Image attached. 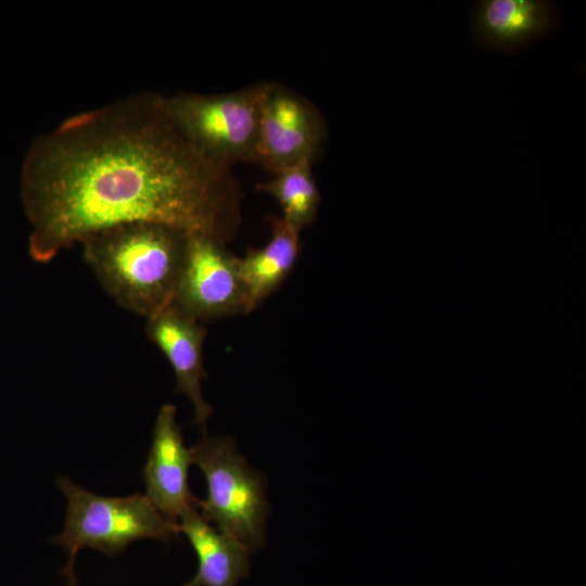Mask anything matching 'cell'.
Returning a JSON list of instances; mask_svg holds the SVG:
<instances>
[{"label": "cell", "mask_w": 586, "mask_h": 586, "mask_svg": "<svg viewBox=\"0 0 586 586\" xmlns=\"http://www.w3.org/2000/svg\"><path fill=\"white\" fill-rule=\"evenodd\" d=\"M20 182L37 263L118 224L158 222L227 244L242 222L232 169L203 157L152 91L76 113L38 136Z\"/></svg>", "instance_id": "6da1fadb"}, {"label": "cell", "mask_w": 586, "mask_h": 586, "mask_svg": "<svg viewBox=\"0 0 586 586\" xmlns=\"http://www.w3.org/2000/svg\"><path fill=\"white\" fill-rule=\"evenodd\" d=\"M188 238L167 225L131 221L99 230L80 245L104 291L146 320L173 304Z\"/></svg>", "instance_id": "7a4b0ae2"}, {"label": "cell", "mask_w": 586, "mask_h": 586, "mask_svg": "<svg viewBox=\"0 0 586 586\" xmlns=\"http://www.w3.org/2000/svg\"><path fill=\"white\" fill-rule=\"evenodd\" d=\"M56 485L66 498V518L63 531L51 543L68 555L62 569L66 577L75 575V559L80 549L113 557L140 539L169 542L179 535L178 524L164 518L145 495L101 496L67 476L59 477Z\"/></svg>", "instance_id": "3957f363"}, {"label": "cell", "mask_w": 586, "mask_h": 586, "mask_svg": "<svg viewBox=\"0 0 586 586\" xmlns=\"http://www.w3.org/2000/svg\"><path fill=\"white\" fill-rule=\"evenodd\" d=\"M203 472L206 498H198L201 515L243 545L251 555L266 542L267 479L239 453L233 437L204 436L190 448Z\"/></svg>", "instance_id": "277c9868"}, {"label": "cell", "mask_w": 586, "mask_h": 586, "mask_svg": "<svg viewBox=\"0 0 586 586\" xmlns=\"http://www.w3.org/2000/svg\"><path fill=\"white\" fill-rule=\"evenodd\" d=\"M267 82L224 93L162 94L168 116L206 160L226 168L254 162Z\"/></svg>", "instance_id": "5b68a950"}, {"label": "cell", "mask_w": 586, "mask_h": 586, "mask_svg": "<svg viewBox=\"0 0 586 586\" xmlns=\"http://www.w3.org/2000/svg\"><path fill=\"white\" fill-rule=\"evenodd\" d=\"M238 259L226 243L190 234L173 305L202 323L249 314Z\"/></svg>", "instance_id": "8992f818"}, {"label": "cell", "mask_w": 586, "mask_h": 586, "mask_svg": "<svg viewBox=\"0 0 586 586\" xmlns=\"http://www.w3.org/2000/svg\"><path fill=\"white\" fill-rule=\"evenodd\" d=\"M327 137L324 118L309 99L267 82L254 163L271 174L301 163L314 164Z\"/></svg>", "instance_id": "52a82bcc"}, {"label": "cell", "mask_w": 586, "mask_h": 586, "mask_svg": "<svg viewBox=\"0 0 586 586\" xmlns=\"http://www.w3.org/2000/svg\"><path fill=\"white\" fill-rule=\"evenodd\" d=\"M176 407L165 404L156 416L151 448L142 469L146 497L168 521L178 524L198 498L189 487L190 449L184 446Z\"/></svg>", "instance_id": "ba28073f"}, {"label": "cell", "mask_w": 586, "mask_h": 586, "mask_svg": "<svg viewBox=\"0 0 586 586\" xmlns=\"http://www.w3.org/2000/svg\"><path fill=\"white\" fill-rule=\"evenodd\" d=\"M148 339L168 360L175 378V392L184 395L193 407V423L205 434L212 406L202 393L207 377L204 366V342L207 330L173 304L146 319Z\"/></svg>", "instance_id": "9c48e42d"}, {"label": "cell", "mask_w": 586, "mask_h": 586, "mask_svg": "<svg viewBox=\"0 0 586 586\" xmlns=\"http://www.w3.org/2000/svg\"><path fill=\"white\" fill-rule=\"evenodd\" d=\"M560 25L559 11L550 0H477L469 20L472 41L501 54L519 53Z\"/></svg>", "instance_id": "30bf717a"}, {"label": "cell", "mask_w": 586, "mask_h": 586, "mask_svg": "<svg viewBox=\"0 0 586 586\" xmlns=\"http://www.w3.org/2000/svg\"><path fill=\"white\" fill-rule=\"evenodd\" d=\"M178 530L198 558L196 573L183 586H237L249 576L251 552L207 522L196 508L181 515Z\"/></svg>", "instance_id": "8fae6325"}, {"label": "cell", "mask_w": 586, "mask_h": 586, "mask_svg": "<svg viewBox=\"0 0 586 586\" xmlns=\"http://www.w3.org/2000/svg\"><path fill=\"white\" fill-rule=\"evenodd\" d=\"M301 232L280 217L270 220V239L249 249L238 259L247 295L249 314L269 297L290 276L301 250Z\"/></svg>", "instance_id": "7c38bea8"}, {"label": "cell", "mask_w": 586, "mask_h": 586, "mask_svg": "<svg viewBox=\"0 0 586 586\" xmlns=\"http://www.w3.org/2000/svg\"><path fill=\"white\" fill-rule=\"evenodd\" d=\"M310 163H301L272 174L256 190L273 196L289 225L302 232L316 218L321 195Z\"/></svg>", "instance_id": "4fadbf2b"}, {"label": "cell", "mask_w": 586, "mask_h": 586, "mask_svg": "<svg viewBox=\"0 0 586 586\" xmlns=\"http://www.w3.org/2000/svg\"><path fill=\"white\" fill-rule=\"evenodd\" d=\"M67 578V585L66 586H78L76 575H71Z\"/></svg>", "instance_id": "5bb4252c"}]
</instances>
